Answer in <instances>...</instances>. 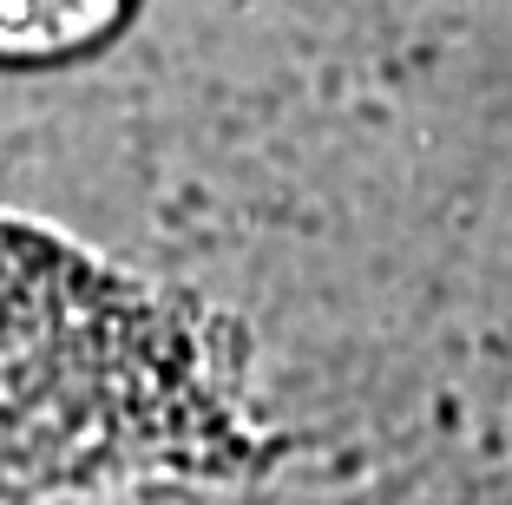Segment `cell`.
Returning a JSON list of instances; mask_svg holds the SVG:
<instances>
[{
    "label": "cell",
    "mask_w": 512,
    "mask_h": 505,
    "mask_svg": "<svg viewBox=\"0 0 512 505\" xmlns=\"http://www.w3.org/2000/svg\"><path fill=\"white\" fill-rule=\"evenodd\" d=\"M125 0H0V60L40 66L73 60L119 27Z\"/></svg>",
    "instance_id": "1"
}]
</instances>
